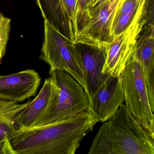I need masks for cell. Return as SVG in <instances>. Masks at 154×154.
Segmentation results:
<instances>
[{
  "instance_id": "obj_1",
  "label": "cell",
  "mask_w": 154,
  "mask_h": 154,
  "mask_svg": "<svg viewBox=\"0 0 154 154\" xmlns=\"http://www.w3.org/2000/svg\"><path fill=\"white\" fill-rule=\"evenodd\" d=\"M99 122L91 110L63 120L18 128L9 140L17 154H75Z\"/></svg>"
},
{
  "instance_id": "obj_2",
  "label": "cell",
  "mask_w": 154,
  "mask_h": 154,
  "mask_svg": "<svg viewBox=\"0 0 154 154\" xmlns=\"http://www.w3.org/2000/svg\"><path fill=\"white\" fill-rule=\"evenodd\" d=\"M89 154H154V138L122 103L117 113L101 126Z\"/></svg>"
},
{
  "instance_id": "obj_3",
  "label": "cell",
  "mask_w": 154,
  "mask_h": 154,
  "mask_svg": "<svg viewBox=\"0 0 154 154\" xmlns=\"http://www.w3.org/2000/svg\"><path fill=\"white\" fill-rule=\"evenodd\" d=\"M45 38L39 59L50 66L49 72L65 71L84 88L88 95L83 69L74 43L45 20Z\"/></svg>"
},
{
  "instance_id": "obj_4",
  "label": "cell",
  "mask_w": 154,
  "mask_h": 154,
  "mask_svg": "<svg viewBox=\"0 0 154 154\" xmlns=\"http://www.w3.org/2000/svg\"><path fill=\"white\" fill-rule=\"evenodd\" d=\"M59 88V93L53 108L37 125L56 122L77 116L90 108L89 98L82 85L65 71L49 72Z\"/></svg>"
},
{
  "instance_id": "obj_5",
  "label": "cell",
  "mask_w": 154,
  "mask_h": 154,
  "mask_svg": "<svg viewBox=\"0 0 154 154\" xmlns=\"http://www.w3.org/2000/svg\"><path fill=\"white\" fill-rule=\"evenodd\" d=\"M121 76L125 105L138 123L154 138V112L144 74L140 65L132 57Z\"/></svg>"
},
{
  "instance_id": "obj_6",
  "label": "cell",
  "mask_w": 154,
  "mask_h": 154,
  "mask_svg": "<svg viewBox=\"0 0 154 154\" xmlns=\"http://www.w3.org/2000/svg\"><path fill=\"white\" fill-rule=\"evenodd\" d=\"M119 0H110L91 17L76 16L72 22L73 43L106 47L114 39L112 25Z\"/></svg>"
},
{
  "instance_id": "obj_7",
  "label": "cell",
  "mask_w": 154,
  "mask_h": 154,
  "mask_svg": "<svg viewBox=\"0 0 154 154\" xmlns=\"http://www.w3.org/2000/svg\"><path fill=\"white\" fill-rule=\"evenodd\" d=\"M144 12L145 10L140 12L128 26L106 46V60L102 71L103 74L114 77L122 75L146 23L143 19Z\"/></svg>"
},
{
  "instance_id": "obj_8",
  "label": "cell",
  "mask_w": 154,
  "mask_h": 154,
  "mask_svg": "<svg viewBox=\"0 0 154 154\" xmlns=\"http://www.w3.org/2000/svg\"><path fill=\"white\" fill-rule=\"evenodd\" d=\"M89 101L90 109L98 121L104 122L112 118L125 101L122 76L109 75Z\"/></svg>"
},
{
  "instance_id": "obj_9",
  "label": "cell",
  "mask_w": 154,
  "mask_h": 154,
  "mask_svg": "<svg viewBox=\"0 0 154 154\" xmlns=\"http://www.w3.org/2000/svg\"><path fill=\"white\" fill-rule=\"evenodd\" d=\"M41 78L33 69L8 75H0V99L20 103L36 94Z\"/></svg>"
},
{
  "instance_id": "obj_10",
  "label": "cell",
  "mask_w": 154,
  "mask_h": 154,
  "mask_svg": "<svg viewBox=\"0 0 154 154\" xmlns=\"http://www.w3.org/2000/svg\"><path fill=\"white\" fill-rule=\"evenodd\" d=\"M74 44L84 72L89 98L110 75L102 73L106 60V47Z\"/></svg>"
},
{
  "instance_id": "obj_11",
  "label": "cell",
  "mask_w": 154,
  "mask_h": 154,
  "mask_svg": "<svg viewBox=\"0 0 154 154\" xmlns=\"http://www.w3.org/2000/svg\"><path fill=\"white\" fill-rule=\"evenodd\" d=\"M59 88L54 77L45 80L42 89L36 97L31 100L19 118L18 128H29L37 124L39 120L51 110L56 101Z\"/></svg>"
},
{
  "instance_id": "obj_12",
  "label": "cell",
  "mask_w": 154,
  "mask_h": 154,
  "mask_svg": "<svg viewBox=\"0 0 154 154\" xmlns=\"http://www.w3.org/2000/svg\"><path fill=\"white\" fill-rule=\"evenodd\" d=\"M44 20L71 41L74 39L72 21L65 11L62 0H36Z\"/></svg>"
},
{
  "instance_id": "obj_13",
  "label": "cell",
  "mask_w": 154,
  "mask_h": 154,
  "mask_svg": "<svg viewBox=\"0 0 154 154\" xmlns=\"http://www.w3.org/2000/svg\"><path fill=\"white\" fill-rule=\"evenodd\" d=\"M32 100L24 103L0 99V141L10 137L18 128L17 121Z\"/></svg>"
},
{
  "instance_id": "obj_14",
  "label": "cell",
  "mask_w": 154,
  "mask_h": 154,
  "mask_svg": "<svg viewBox=\"0 0 154 154\" xmlns=\"http://www.w3.org/2000/svg\"><path fill=\"white\" fill-rule=\"evenodd\" d=\"M146 2L147 0H140L138 7L135 11L127 14L115 15L112 28L114 38L126 29L140 12L145 10Z\"/></svg>"
},
{
  "instance_id": "obj_15",
  "label": "cell",
  "mask_w": 154,
  "mask_h": 154,
  "mask_svg": "<svg viewBox=\"0 0 154 154\" xmlns=\"http://www.w3.org/2000/svg\"><path fill=\"white\" fill-rule=\"evenodd\" d=\"M10 19L6 17L0 12V64L5 56L10 31Z\"/></svg>"
},
{
  "instance_id": "obj_16",
  "label": "cell",
  "mask_w": 154,
  "mask_h": 154,
  "mask_svg": "<svg viewBox=\"0 0 154 154\" xmlns=\"http://www.w3.org/2000/svg\"><path fill=\"white\" fill-rule=\"evenodd\" d=\"M109 1L110 0H91L90 3L86 6L85 10L82 13L76 14L75 17L77 16L93 17L99 12Z\"/></svg>"
},
{
  "instance_id": "obj_17",
  "label": "cell",
  "mask_w": 154,
  "mask_h": 154,
  "mask_svg": "<svg viewBox=\"0 0 154 154\" xmlns=\"http://www.w3.org/2000/svg\"><path fill=\"white\" fill-rule=\"evenodd\" d=\"M62 2L65 11L72 23L76 12V0H62Z\"/></svg>"
},
{
  "instance_id": "obj_18",
  "label": "cell",
  "mask_w": 154,
  "mask_h": 154,
  "mask_svg": "<svg viewBox=\"0 0 154 154\" xmlns=\"http://www.w3.org/2000/svg\"><path fill=\"white\" fill-rule=\"evenodd\" d=\"M0 154H17L13 149L8 136L0 141Z\"/></svg>"
},
{
  "instance_id": "obj_19",
  "label": "cell",
  "mask_w": 154,
  "mask_h": 154,
  "mask_svg": "<svg viewBox=\"0 0 154 154\" xmlns=\"http://www.w3.org/2000/svg\"><path fill=\"white\" fill-rule=\"evenodd\" d=\"M86 5H87V0H76L75 15L83 12L86 8Z\"/></svg>"
},
{
  "instance_id": "obj_20",
  "label": "cell",
  "mask_w": 154,
  "mask_h": 154,
  "mask_svg": "<svg viewBox=\"0 0 154 154\" xmlns=\"http://www.w3.org/2000/svg\"><path fill=\"white\" fill-rule=\"evenodd\" d=\"M125 0H119V3H122L123 2H124Z\"/></svg>"
},
{
  "instance_id": "obj_21",
  "label": "cell",
  "mask_w": 154,
  "mask_h": 154,
  "mask_svg": "<svg viewBox=\"0 0 154 154\" xmlns=\"http://www.w3.org/2000/svg\"><path fill=\"white\" fill-rule=\"evenodd\" d=\"M91 1V0H87V5H88ZM86 6H87V5H86Z\"/></svg>"
}]
</instances>
